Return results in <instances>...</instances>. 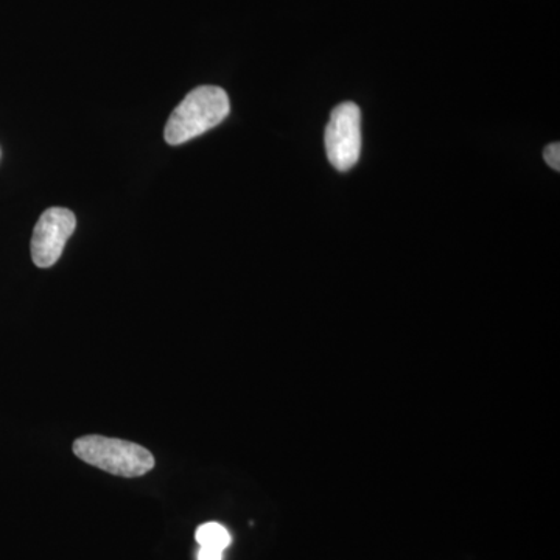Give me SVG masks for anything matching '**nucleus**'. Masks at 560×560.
<instances>
[{"label": "nucleus", "instance_id": "1", "mask_svg": "<svg viewBox=\"0 0 560 560\" xmlns=\"http://www.w3.org/2000/svg\"><path fill=\"white\" fill-rule=\"evenodd\" d=\"M231 113L230 97L219 86H200L189 92L165 125V142L180 145L219 127Z\"/></svg>", "mask_w": 560, "mask_h": 560}, {"label": "nucleus", "instance_id": "4", "mask_svg": "<svg viewBox=\"0 0 560 560\" xmlns=\"http://www.w3.org/2000/svg\"><path fill=\"white\" fill-rule=\"evenodd\" d=\"M77 219L72 210L47 209L39 217L32 237V259L36 267L50 268L60 260L66 243L73 234Z\"/></svg>", "mask_w": 560, "mask_h": 560}, {"label": "nucleus", "instance_id": "7", "mask_svg": "<svg viewBox=\"0 0 560 560\" xmlns=\"http://www.w3.org/2000/svg\"><path fill=\"white\" fill-rule=\"evenodd\" d=\"M223 559V551L215 550V548H202L198 552V560H221Z\"/></svg>", "mask_w": 560, "mask_h": 560}, {"label": "nucleus", "instance_id": "5", "mask_svg": "<svg viewBox=\"0 0 560 560\" xmlns=\"http://www.w3.org/2000/svg\"><path fill=\"white\" fill-rule=\"evenodd\" d=\"M195 537L202 548H215V550L224 551L231 545L230 530L220 523H205L197 529Z\"/></svg>", "mask_w": 560, "mask_h": 560}, {"label": "nucleus", "instance_id": "3", "mask_svg": "<svg viewBox=\"0 0 560 560\" xmlns=\"http://www.w3.org/2000/svg\"><path fill=\"white\" fill-rule=\"evenodd\" d=\"M326 151L338 172H348L360 160L361 113L352 102L341 103L331 110L326 128Z\"/></svg>", "mask_w": 560, "mask_h": 560}, {"label": "nucleus", "instance_id": "2", "mask_svg": "<svg viewBox=\"0 0 560 560\" xmlns=\"http://www.w3.org/2000/svg\"><path fill=\"white\" fill-rule=\"evenodd\" d=\"M77 458L116 477L138 478L154 469V456L142 445L88 434L73 442Z\"/></svg>", "mask_w": 560, "mask_h": 560}, {"label": "nucleus", "instance_id": "6", "mask_svg": "<svg viewBox=\"0 0 560 560\" xmlns=\"http://www.w3.org/2000/svg\"><path fill=\"white\" fill-rule=\"evenodd\" d=\"M545 161L550 165L551 168H555L556 172L560 171V143H551L545 149Z\"/></svg>", "mask_w": 560, "mask_h": 560}]
</instances>
